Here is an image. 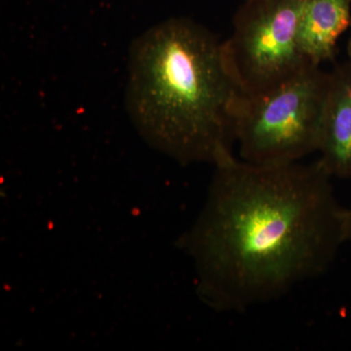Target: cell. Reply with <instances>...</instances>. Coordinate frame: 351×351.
Returning <instances> with one entry per match:
<instances>
[{"label": "cell", "mask_w": 351, "mask_h": 351, "mask_svg": "<svg viewBox=\"0 0 351 351\" xmlns=\"http://www.w3.org/2000/svg\"><path fill=\"white\" fill-rule=\"evenodd\" d=\"M317 161L216 166L207 202L184 239L201 297L244 313L281 299L331 267L346 244V208Z\"/></svg>", "instance_id": "obj_1"}, {"label": "cell", "mask_w": 351, "mask_h": 351, "mask_svg": "<svg viewBox=\"0 0 351 351\" xmlns=\"http://www.w3.org/2000/svg\"><path fill=\"white\" fill-rule=\"evenodd\" d=\"M348 62H350L351 63V34L350 36V39H348Z\"/></svg>", "instance_id": "obj_8"}, {"label": "cell", "mask_w": 351, "mask_h": 351, "mask_svg": "<svg viewBox=\"0 0 351 351\" xmlns=\"http://www.w3.org/2000/svg\"><path fill=\"white\" fill-rule=\"evenodd\" d=\"M330 80V73L311 64L269 91L245 96L237 128L240 159L279 165L317 152Z\"/></svg>", "instance_id": "obj_3"}, {"label": "cell", "mask_w": 351, "mask_h": 351, "mask_svg": "<svg viewBox=\"0 0 351 351\" xmlns=\"http://www.w3.org/2000/svg\"><path fill=\"white\" fill-rule=\"evenodd\" d=\"M308 0H245L226 40L233 71L246 96L265 93L311 66L298 32Z\"/></svg>", "instance_id": "obj_4"}, {"label": "cell", "mask_w": 351, "mask_h": 351, "mask_svg": "<svg viewBox=\"0 0 351 351\" xmlns=\"http://www.w3.org/2000/svg\"><path fill=\"white\" fill-rule=\"evenodd\" d=\"M329 92L321 122L318 162L332 178L351 179V63L330 73Z\"/></svg>", "instance_id": "obj_5"}, {"label": "cell", "mask_w": 351, "mask_h": 351, "mask_svg": "<svg viewBox=\"0 0 351 351\" xmlns=\"http://www.w3.org/2000/svg\"><path fill=\"white\" fill-rule=\"evenodd\" d=\"M351 27V0H308L300 21L298 43L309 64L332 61L337 43Z\"/></svg>", "instance_id": "obj_6"}, {"label": "cell", "mask_w": 351, "mask_h": 351, "mask_svg": "<svg viewBox=\"0 0 351 351\" xmlns=\"http://www.w3.org/2000/svg\"><path fill=\"white\" fill-rule=\"evenodd\" d=\"M245 96L225 41L195 21L171 18L131 44L127 112L145 141L180 163L235 157Z\"/></svg>", "instance_id": "obj_2"}, {"label": "cell", "mask_w": 351, "mask_h": 351, "mask_svg": "<svg viewBox=\"0 0 351 351\" xmlns=\"http://www.w3.org/2000/svg\"><path fill=\"white\" fill-rule=\"evenodd\" d=\"M345 237H346V244H350L351 246V207L346 208Z\"/></svg>", "instance_id": "obj_7"}]
</instances>
